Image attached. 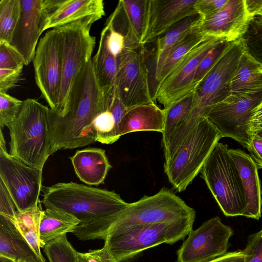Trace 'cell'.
I'll list each match as a JSON object with an SVG mask.
<instances>
[{
    "instance_id": "1",
    "label": "cell",
    "mask_w": 262,
    "mask_h": 262,
    "mask_svg": "<svg viewBox=\"0 0 262 262\" xmlns=\"http://www.w3.org/2000/svg\"><path fill=\"white\" fill-rule=\"evenodd\" d=\"M46 208L68 213L80 223L72 233L80 240L105 239L129 203L113 191L75 182L42 187Z\"/></svg>"
},
{
    "instance_id": "2",
    "label": "cell",
    "mask_w": 262,
    "mask_h": 262,
    "mask_svg": "<svg viewBox=\"0 0 262 262\" xmlns=\"http://www.w3.org/2000/svg\"><path fill=\"white\" fill-rule=\"evenodd\" d=\"M106 109L104 93L97 82L91 59L77 77L66 115L60 116L49 110L50 154L96 142L94 121Z\"/></svg>"
},
{
    "instance_id": "3",
    "label": "cell",
    "mask_w": 262,
    "mask_h": 262,
    "mask_svg": "<svg viewBox=\"0 0 262 262\" xmlns=\"http://www.w3.org/2000/svg\"><path fill=\"white\" fill-rule=\"evenodd\" d=\"M244 50L241 39L232 42L195 89L189 116L170 137L169 142L173 148H178L182 144L214 105L230 96L231 81Z\"/></svg>"
},
{
    "instance_id": "4",
    "label": "cell",
    "mask_w": 262,
    "mask_h": 262,
    "mask_svg": "<svg viewBox=\"0 0 262 262\" xmlns=\"http://www.w3.org/2000/svg\"><path fill=\"white\" fill-rule=\"evenodd\" d=\"M49 110L36 100L28 98L17 117L7 126L10 137L9 154L41 170L51 155Z\"/></svg>"
},
{
    "instance_id": "5",
    "label": "cell",
    "mask_w": 262,
    "mask_h": 262,
    "mask_svg": "<svg viewBox=\"0 0 262 262\" xmlns=\"http://www.w3.org/2000/svg\"><path fill=\"white\" fill-rule=\"evenodd\" d=\"M195 217L151 224L113 226L104 246L116 262L129 260L143 251L163 243L173 244L192 230Z\"/></svg>"
},
{
    "instance_id": "6",
    "label": "cell",
    "mask_w": 262,
    "mask_h": 262,
    "mask_svg": "<svg viewBox=\"0 0 262 262\" xmlns=\"http://www.w3.org/2000/svg\"><path fill=\"white\" fill-rule=\"evenodd\" d=\"M227 144L218 142L205 162L201 176L226 216L242 215L246 202L244 187Z\"/></svg>"
},
{
    "instance_id": "7",
    "label": "cell",
    "mask_w": 262,
    "mask_h": 262,
    "mask_svg": "<svg viewBox=\"0 0 262 262\" xmlns=\"http://www.w3.org/2000/svg\"><path fill=\"white\" fill-rule=\"evenodd\" d=\"M222 138L205 117L188 135L167 162L164 169L177 191L186 190L200 171L215 145Z\"/></svg>"
},
{
    "instance_id": "8",
    "label": "cell",
    "mask_w": 262,
    "mask_h": 262,
    "mask_svg": "<svg viewBox=\"0 0 262 262\" xmlns=\"http://www.w3.org/2000/svg\"><path fill=\"white\" fill-rule=\"evenodd\" d=\"M97 19L87 18L59 27L62 45V82L56 111L66 115L73 86L77 77L92 59L96 38L91 34L92 25Z\"/></svg>"
},
{
    "instance_id": "9",
    "label": "cell",
    "mask_w": 262,
    "mask_h": 262,
    "mask_svg": "<svg viewBox=\"0 0 262 262\" xmlns=\"http://www.w3.org/2000/svg\"><path fill=\"white\" fill-rule=\"evenodd\" d=\"M262 101V89L248 94L232 95L214 105L206 118L223 137L234 139L247 148L252 137L250 122L253 110Z\"/></svg>"
},
{
    "instance_id": "10",
    "label": "cell",
    "mask_w": 262,
    "mask_h": 262,
    "mask_svg": "<svg viewBox=\"0 0 262 262\" xmlns=\"http://www.w3.org/2000/svg\"><path fill=\"white\" fill-rule=\"evenodd\" d=\"M195 216L193 208L173 191L163 188L155 194L145 195L135 202L129 203L114 225L151 224Z\"/></svg>"
},
{
    "instance_id": "11",
    "label": "cell",
    "mask_w": 262,
    "mask_h": 262,
    "mask_svg": "<svg viewBox=\"0 0 262 262\" xmlns=\"http://www.w3.org/2000/svg\"><path fill=\"white\" fill-rule=\"evenodd\" d=\"M32 62L36 83L50 108L56 111L62 82V45L59 27L49 30L40 39Z\"/></svg>"
},
{
    "instance_id": "12",
    "label": "cell",
    "mask_w": 262,
    "mask_h": 262,
    "mask_svg": "<svg viewBox=\"0 0 262 262\" xmlns=\"http://www.w3.org/2000/svg\"><path fill=\"white\" fill-rule=\"evenodd\" d=\"M118 58L115 86L127 109L155 103L149 84V71L144 47L124 49Z\"/></svg>"
},
{
    "instance_id": "13",
    "label": "cell",
    "mask_w": 262,
    "mask_h": 262,
    "mask_svg": "<svg viewBox=\"0 0 262 262\" xmlns=\"http://www.w3.org/2000/svg\"><path fill=\"white\" fill-rule=\"evenodd\" d=\"M223 39L207 36L191 50L171 73L157 84L154 101L165 110L194 91L193 79L198 67L204 57Z\"/></svg>"
},
{
    "instance_id": "14",
    "label": "cell",
    "mask_w": 262,
    "mask_h": 262,
    "mask_svg": "<svg viewBox=\"0 0 262 262\" xmlns=\"http://www.w3.org/2000/svg\"><path fill=\"white\" fill-rule=\"evenodd\" d=\"M42 171L11 156L7 148H0V180L18 211L38 205L42 187Z\"/></svg>"
},
{
    "instance_id": "15",
    "label": "cell",
    "mask_w": 262,
    "mask_h": 262,
    "mask_svg": "<svg viewBox=\"0 0 262 262\" xmlns=\"http://www.w3.org/2000/svg\"><path fill=\"white\" fill-rule=\"evenodd\" d=\"M232 229L219 216L192 229L177 251L178 262H209L226 253Z\"/></svg>"
},
{
    "instance_id": "16",
    "label": "cell",
    "mask_w": 262,
    "mask_h": 262,
    "mask_svg": "<svg viewBox=\"0 0 262 262\" xmlns=\"http://www.w3.org/2000/svg\"><path fill=\"white\" fill-rule=\"evenodd\" d=\"M19 20L10 45L23 57L25 66L33 60L38 40L49 16L48 0H20Z\"/></svg>"
},
{
    "instance_id": "17",
    "label": "cell",
    "mask_w": 262,
    "mask_h": 262,
    "mask_svg": "<svg viewBox=\"0 0 262 262\" xmlns=\"http://www.w3.org/2000/svg\"><path fill=\"white\" fill-rule=\"evenodd\" d=\"M148 11L149 0H120L107 18L106 21L124 36L125 49L144 47Z\"/></svg>"
},
{
    "instance_id": "18",
    "label": "cell",
    "mask_w": 262,
    "mask_h": 262,
    "mask_svg": "<svg viewBox=\"0 0 262 262\" xmlns=\"http://www.w3.org/2000/svg\"><path fill=\"white\" fill-rule=\"evenodd\" d=\"M252 18L244 0H228L219 11L203 17L195 29L205 35L233 42L241 39Z\"/></svg>"
},
{
    "instance_id": "19",
    "label": "cell",
    "mask_w": 262,
    "mask_h": 262,
    "mask_svg": "<svg viewBox=\"0 0 262 262\" xmlns=\"http://www.w3.org/2000/svg\"><path fill=\"white\" fill-rule=\"evenodd\" d=\"M196 0H149L148 18L145 45L157 39L171 27L191 15L197 13Z\"/></svg>"
},
{
    "instance_id": "20",
    "label": "cell",
    "mask_w": 262,
    "mask_h": 262,
    "mask_svg": "<svg viewBox=\"0 0 262 262\" xmlns=\"http://www.w3.org/2000/svg\"><path fill=\"white\" fill-rule=\"evenodd\" d=\"M44 31L87 18L97 20L105 15L102 0H49Z\"/></svg>"
},
{
    "instance_id": "21",
    "label": "cell",
    "mask_w": 262,
    "mask_h": 262,
    "mask_svg": "<svg viewBox=\"0 0 262 262\" xmlns=\"http://www.w3.org/2000/svg\"><path fill=\"white\" fill-rule=\"evenodd\" d=\"M241 178L246 207L242 216L259 220L261 213V190L258 167L251 157L239 149H229Z\"/></svg>"
},
{
    "instance_id": "22",
    "label": "cell",
    "mask_w": 262,
    "mask_h": 262,
    "mask_svg": "<svg viewBox=\"0 0 262 262\" xmlns=\"http://www.w3.org/2000/svg\"><path fill=\"white\" fill-rule=\"evenodd\" d=\"M70 159L77 177L89 185L103 183L112 167L105 150L99 148L77 150Z\"/></svg>"
},
{
    "instance_id": "23",
    "label": "cell",
    "mask_w": 262,
    "mask_h": 262,
    "mask_svg": "<svg viewBox=\"0 0 262 262\" xmlns=\"http://www.w3.org/2000/svg\"><path fill=\"white\" fill-rule=\"evenodd\" d=\"M165 112L156 103L129 108L120 121L117 132L119 139L122 135L135 132L151 130L163 133Z\"/></svg>"
},
{
    "instance_id": "24",
    "label": "cell",
    "mask_w": 262,
    "mask_h": 262,
    "mask_svg": "<svg viewBox=\"0 0 262 262\" xmlns=\"http://www.w3.org/2000/svg\"><path fill=\"white\" fill-rule=\"evenodd\" d=\"M0 255L15 262H46L39 257L14 222L0 215Z\"/></svg>"
},
{
    "instance_id": "25",
    "label": "cell",
    "mask_w": 262,
    "mask_h": 262,
    "mask_svg": "<svg viewBox=\"0 0 262 262\" xmlns=\"http://www.w3.org/2000/svg\"><path fill=\"white\" fill-rule=\"evenodd\" d=\"M80 223L79 220L66 212L46 208L43 211L39 227V243L43 248L49 242L66 234L72 233Z\"/></svg>"
},
{
    "instance_id": "26",
    "label": "cell",
    "mask_w": 262,
    "mask_h": 262,
    "mask_svg": "<svg viewBox=\"0 0 262 262\" xmlns=\"http://www.w3.org/2000/svg\"><path fill=\"white\" fill-rule=\"evenodd\" d=\"M262 89V66L245 50L231 81L232 95L251 93Z\"/></svg>"
},
{
    "instance_id": "27",
    "label": "cell",
    "mask_w": 262,
    "mask_h": 262,
    "mask_svg": "<svg viewBox=\"0 0 262 262\" xmlns=\"http://www.w3.org/2000/svg\"><path fill=\"white\" fill-rule=\"evenodd\" d=\"M92 64L97 82L103 91L115 84L118 69V58L109 50L106 42V30L104 27L100 34L99 46L92 58Z\"/></svg>"
},
{
    "instance_id": "28",
    "label": "cell",
    "mask_w": 262,
    "mask_h": 262,
    "mask_svg": "<svg viewBox=\"0 0 262 262\" xmlns=\"http://www.w3.org/2000/svg\"><path fill=\"white\" fill-rule=\"evenodd\" d=\"M195 29L168 50L156 64L155 78L158 84L171 73L191 50L208 36L198 32Z\"/></svg>"
},
{
    "instance_id": "29",
    "label": "cell",
    "mask_w": 262,
    "mask_h": 262,
    "mask_svg": "<svg viewBox=\"0 0 262 262\" xmlns=\"http://www.w3.org/2000/svg\"><path fill=\"white\" fill-rule=\"evenodd\" d=\"M203 17L199 13L180 20L157 38L156 64L173 46L192 32L202 23Z\"/></svg>"
},
{
    "instance_id": "30",
    "label": "cell",
    "mask_w": 262,
    "mask_h": 262,
    "mask_svg": "<svg viewBox=\"0 0 262 262\" xmlns=\"http://www.w3.org/2000/svg\"><path fill=\"white\" fill-rule=\"evenodd\" d=\"M40 201L38 205L25 211H17L14 223L18 230L34 250L37 255L45 259L39 243V227L43 212Z\"/></svg>"
},
{
    "instance_id": "31",
    "label": "cell",
    "mask_w": 262,
    "mask_h": 262,
    "mask_svg": "<svg viewBox=\"0 0 262 262\" xmlns=\"http://www.w3.org/2000/svg\"><path fill=\"white\" fill-rule=\"evenodd\" d=\"M193 93L172 104L165 112L164 128L162 134V145L165 147L176 129L189 116L193 104Z\"/></svg>"
},
{
    "instance_id": "32",
    "label": "cell",
    "mask_w": 262,
    "mask_h": 262,
    "mask_svg": "<svg viewBox=\"0 0 262 262\" xmlns=\"http://www.w3.org/2000/svg\"><path fill=\"white\" fill-rule=\"evenodd\" d=\"M20 10V0L0 1V41L10 43Z\"/></svg>"
},
{
    "instance_id": "33",
    "label": "cell",
    "mask_w": 262,
    "mask_h": 262,
    "mask_svg": "<svg viewBox=\"0 0 262 262\" xmlns=\"http://www.w3.org/2000/svg\"><path fill=\"white\" fill-rule=\"evenodd\" d=\"M241 40L244 50L262 66V16L251 19Z\"/></svg>"
},
{
    "instance_id": "34",
    "label": "cell",
    "mask_w": 262,
    "mask_h": 262,
    "mask_svg": "<svg viewBox=\"0 0 262 262\" xmlns=\"http://www.w3.org/2000/svg\"><path fill=\"white\" fill-rule=\"evenodd\" d=\"M43 252L50 262H76L77 251L68 241L67 234L48 243Z\"/></svg>"
},
{
    "instance_id": "35",
    "label": "cell",
    "mask_w": 262,
    "mask_h": 262,
    "mask_svg": "<svg viewBox=\"0 0 262 262\" xmlns=\"http://www.w3.org/2000/svg\"><path fill=\"white\" fill-rule=\"evenodd\" d=\"M231 42L223 40L201 60L194 77L193 86L194 90L222 56Z\"/></svg>"
},
{
    "instance_id": "36",
    "label": "cell",
    "mask_w": 262,
    "mask_h": 262,
    "mask_svg": "<svg viewBox=\"0 0 262 262\" xmlns=\"http://www.w3.org/2000/svg\"><path fill=\"white\" fill-rule=\"evenodd\" d=\"M24 101L7 93L0 92V126L1 129L13 121L19 114Z\"/></svg>"
},
{
    "instance_id": "37",
    "label": "cell",
    "mask_w": 262,
    "mask_h": 262,
    "mask_svg": "<svg viewBox=\"0 0 262 262\" xmlns=\"http://www.w3.org/2000/svg\"><path fill=\"white\" fill-rule=\"evenodd\" d=\"M25 60L19 52L9 43L0 41V69H23Z\"/></svg>"
},
{
    "instance_id": "38",
    "label": "cell",
    "mask_w": 262,
    "mask_h": 262,
    "mask_svg": "<svg viewBox=\"0 0 262 262\" xmlns=\"http://www.w3.org/2000/svg\"><path fill=\"white\" fill-rule=\"evenodd\" d=\"M242 252L245 262H262V229L248 237L246 247Z\"/></svg>"
},
{
    "instance_id": "39",
    "label": "cell",
    "mask_w": 262,
    "mask_h": 262,
    "mask_svg": "<svg viewBox=\"0 0 262 262\" xmlns=\"http://www.w3.org/2000/svg\"><path fill=\"white\" fill-rule=\"evenodd\" d=\"M104 28L106 30L107 47L111 53L118 57L125 48V38L122 35L116 31L108 22H106Z\"/></svg>"
},
{
    "instance_id": "40",
    "label": "cell",
    "mask_w": 262,
    "mask_h": 262,
    "mask_svg": "<svg viewBox=\"0 0 262 262\" xmlns=\"http://www.w3.org/2000/svg\"><path fill=\"white\" fill-rule=\"evenodd\" d=\"M17 211L14 201L3 182L0 180V215L14 222Z\"/></svg>"
},
{
    "instance_id": "41",
    "label": "cell",
    "mask_w": 262,
    "mask_h": 262,
    "mask_svg": "<svg viewBox=\"0 0 262 262\" xmlns=\"http://www.w3.org/2000/svg\"><path fill=\"white\" fill-rule=\"evenodd\" d=\"M76 262H116L104 246L100 249L89 251L87 253L77 251Z\"/></svg>"
},
{
    "instance_id": "42",
    "label": "cell",
    "mask_w": 262,
    "mask_h": 262,
    "mask_svg": "<svg viewBox=\"0 0 262 262\" xmlns=\"http://www.w3.org/2000/svg\"><path fill=\"white\" fill-rule=\"evenodd\" d=\"M23 69H0V92H7L15 87L20 79Z\"/></svg>"
},
{
    "instance_id": "43",
    "label": "cell",
    "mask_w": 262,
    "mask_h": 262,
    "mask_svg": "<svg viewBox=\"0 0 262 262\" xmlns=\"http://www.w3.org/2000/svg\"><path fill=\"white\" fill-rule=\"evenodd\" d=\"M228 0H196L194 8L203 17L211 15L221 9Z\"/></svg>"
},
{
    "instance_id": "44",
    "label": "cell",
    "mask_w": 262,
    "mask_h": 262,
    "mask_svg": "<svg viewBox=\"0 0 262 262\" xmlns=\"http://www.w3.org/2000/svg\"><path fill=\"white\" fill-rule=\"evenodd\" d=\"M247 148L258 169L262 168V139L253 135Z\"/></svg>"
},
{
    "instance_id": "45",
    "label": "cell",
    "mask_w": 262,
    "mask_h": 262,
    "mask_svg": "<svg viewBox=\"0 0 262 262\" xmlns=\"http://www.w3.org/2000/svg\"><path fill=\"white\" fill-rule=\"evenodd\" d=\"M245 257L242 251L226 253L209 262H245Z\"/></svg>"
},
{
    "instance_id": "46",
    "label": "cell",
    "mask_w": 262,
    "mask_h": 262,
    "mask_svg": "<svg viewBox=\"0 0 262 262\" xmlns=\"http://www.w3.org/2000/svg\"><path fill=\"white\" fill-rule=\"evenodd\" d=\"M262 123V101L253 110L251 119L250 126L251 130L253 134V132L259 127Z\"/></svg>"
},
{
    "instance_id": "47",
    "label": "cell",
    "mask_w": 262,
    "mask_h": 262,
    "mask_svg": "<svg viewBox=\"0 0 262 262\" xmlns=\"http://www.w3.org/2000/svg\"><path fill=\"white\" fill-rule=\"evenodd\" d=\"M249 14L253 17L256 16L262 8V0H244Z\"/></svg>"
},
{
    "instance_id": "48",
    "label": "cell",
    "mask_w": 262,
    "mask_h": 262,
    "mask_svg": "<svg viewBox=\"0 0 262 262\" xmlns=\"http://www.w3.org/2000/svg\"><path fill=\"white\" fill-rule=\"evenodd\" d=\"M253 135L262 139V127H259L253 132Z\"/></svg>"
},
{
    "instance_id": "49",
    "label": "cell",
    "mask_w": 262,
    "mask_h": 262,
    "mask_svg": "<svg viewBox=\"0 0 262 262\" xmlns=\"http://www.w3.org/2000/svg\"><path fill=\"white\" fill-rule=\"evenodd\" d=\"M0 262H15L14 260L8 257L0 255Z\"/></svg>"
},
{
    "instance_id": "50",
    "label": "cell",
    "mask_w": 262,
    "mask_h": 262,
    "mask_svg": "<svg viewBox=\"0 0 262 262\" xmlns=\"http://www.w3.org/2000/svg\"><path fill=\"white\" fill-rule=\"evenodd\" d=\"M256 16H262V8L258 12Z\"/></svg>"
},
{
    "instance_id": "51",
    "label": "cell",
    "mask_w": 262,
    "mask_h": 262,
    "mask_svg": "<svg viewBox=\"0 0 262 262\" xmlns=\"http://www.w3.org/2000/svg\"><path fill=\"white\" fill-rule=\"evenodd\" d=\"M260 127H262V123H261V125H260Z\"/></svg>"
},
{
    "instance_id": "52",
    "label": "cell",
    "mask_w": 262,
    "mask_h": 262,
    "mask_svg": "<svg viewBox=\"0 0 262 262\" xmlns=\"http://www.w3.org/2000/svg\"><path fill=\"white\" fill-rule=\"evenodd\" d=\"M261 194H262V190H261Z\"/></svg>"
}]
</instances>
